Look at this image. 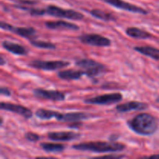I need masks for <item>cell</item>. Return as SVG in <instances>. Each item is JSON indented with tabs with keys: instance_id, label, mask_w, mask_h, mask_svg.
Listing matches in <instances>:
<instances>
[{
	"instance_id": "6da1fadb",
	"label": "cell",
	"mask_w": 159,
	"mask_h": 159,
	"mask_svg": "<svg viewBox=\"0 0 159 159\" xmlns=\"http://www.w3.org/2000/svg\"><path fill=\"white\" fill-rule=\"evenodd\" d=\"M127 125L134 133L142 136H150L158 127V120L152 115L143 113L127 121Z\"/></svg>"
},
{
	"instance_id": "7a4b0ae2",
	"label": "cell",
	"mask_w": 159,
	"mask_h": 159,
	"mask_svg": "<svg viewBox=\"0 0 159 159\" xmlns=\"http://www.w3.org/2000/svg\"><path fill=\"white\" fill-rule=\"evenodd\" d=\"M72 148L77 151L93 152L96 153H107V152H120L126 148V146L120 143L106 142V141H93V142L79 143L74 144Z\"/></svg>"
},
{
	"instance_id": "3957f363",
	"label": "cell",
	"mask_w": 159,
	"mask_h": 159,
	"mask_svg": "<svg viewBox=\"0 0 159 159\" xmlns=\"http://www.w3.org/2000/svg\"><path fill=\"white\" fill-rule=\"evenodd\" d=\"M75 65L76 66L84 70L86 73V75L89 78H94L99 75L102 73H105L107 70L106 65L92 59H80L76 61Z\"/></svg>"
},
{
	"instance_id": "277c9868",
	"label": "cell",
	"mask_w": 159,
	"mask_h": 159,
	"mask_svg": "<svg viewBox=\"0 0 159 159\" xmlns=\"http://www.w3.org/2000/svg\"><path fill=\"white\" fill-rule=\"evenodd\" d=\"M43 9H44V14H48L57 18L68 19L71 20H82L84 18V15L81 12L73 9H64L53 5L48 6Z\"/></svg>"
},
{
	"instance_id": "5b68a950",
	"label": "cell",
	"mask_w": 159,
	"mask_h": 159,
	"mask_svg": "<svg viewBox=\"0 0 159 159\" xmlns=\"http://www.w3.org/2000/svg\"><path fill=\"white\" fill-rule=\"evenodd\" d=\"M70 65V62L66 61H40L34 60L28 64V66L33 68L43 71H56Z\"/></svg>"
},
{
	"instance_id": "8992f818",
	"label": "cell",
	"mask_w": 159,
	"mask_h": 159,
	"mask_svg": "<svg viewBox=\"0 0 159 159\" xmlns=\"http://www.w3.org/2000/svg\"><path fill=\"white\" fill-rule=\"evenodd\" d=\"M123 99V95L120 93H108V94L100 95L96 97L89 98L84 100L86 104L93 105H111V104L118 103Z\"/></svg>"
},
{
	"instance_id": "52a82bcc",
	"label": "cell",
	"mask_w": 159,
	"mask_h": 159,
	"mask_svg": "<svg viewBox=\"0 0 159 159\" xmlns=\"http://www.w3.org/2000/svg\"><path fill=\"white\" fill-rule=\"evenodd\" d=\"M0 26L2 30L6 31H9L11 33L17 34L20 37L23 38L28 39V40H33L36 38V34L37 31L33 27H20V26H15L9 24L7 23L1 21Z\"/></svg>"
},
{
	"instance_id": "ba28073f",
	"label": "cell",
	"mask_w": 159,
	"mask_h": 159,
	"mask_svg": "<svg viewBox=\"0 0 159 159\" xmlns=\"http://www.w3.org/2000/svg\"><path fill=\"white\" fill-rule=\"evenodd\" d=\"M82 43L96 47H109L111 45V40L97 34H87L79 37Z\"/></svg>"
},
{
	"instance_id": "9c48e42d",
	"label": "cell",
	"mask_w": 159,
	"mask_h": 159,
	"mask_svg": "<svg viewBox=\"0 0 159 159\" xmlns=\"http://www.w3.org/2000/svg\"><path fill=\"white\" fill-rule=\"evenodd\" d=\"M102 2L106 3H108L110 6H113L117 9H122V10L127 11V12H134V13L143 14V15H147L148 13L146 9L140 7V6H135L130 2L124 1V0H102Z\"/></svg>"
},
{
	"instance_id": "30bf717a",
	"label": "cell",
	"mask_w": 159,
	"mask_h": 159,
	"mask_svg": "<svg viewBox=\"0 0 159 159\" xmlns=\"http://www.w3.org/2000/svg\"><path fill=\"white\" fill-rule=\"evenodd\" d=\"M35 97L39 99H48L52 101H64L65 99V94L58 90H48L44 89H35L33 91Z\"/></svg>"
},
{
	"instance_id": "8fae6325",
	"label": "cell",
	"mask_w": 159,
	"mask_h": 159,
	"mask_svg": "<svg viewBox=\"0 0 159 159\" xmlns=\"http://www.w3.org/2000/svg\"><path fill=\"white\" fill-rule=\"evenodd\" d=\"M0 109L2 110H6V111L17 113V114L20 115V116H22L26 120L30 119L33 116L32 111L29 108L23 107V106L18 105V104L2 102L1 104H0Z\"/></svg>"
},
{
	"instance_id": "7c38bea8",
	"label": "cell",
	"mask_w": 159,
	"mask_h": 159,
	"mask_svg": "<svg viewBox=\"0 0 159 159\" xmlns=\"http://www.w3.org/2000/svg\"><path fill=\"white\" fill-rule=\"evenodd\" d=\"M93 117V116L90 113H84V112H73V113H59L56 120L58 121H61V122L77 123L78 121L88 120Z\"/></svg>"
},
{
	"instance_id": "4fadbf2b",
	"label": "cell",
	"mask_w": 159,
	"mask_h": 159,
	"mask_svg": "<svg viewBox=\"0 0 159 159\" xmlns=\"http://www.w3.org/2000/svg\"><path fill=\"white\" fill-rule=\"evenodd\" d=\"M48 138L54 141H72L79 139L81 134L73 131L50 132L48 134Z\"/></svg>"
},
{
	"instance_id": "5bb4252c",
	"label": "cell",
	"mask_w": 159,
	"mask_h": 159,
	"mask_svg": "<svg viewBox=\"0 0 159 159\" xmlns=\"http://www.w3.org/2000/svg\"><path fill=\"white\" fill-rule=\"evenodd\" d=\"M148 105L145 102H138V101H131V102H126V103L119 104L116 107V111L120 113H126L130 111H141V110H147Z\"/></svg>"
},
{
	"instance_id": "9a60e30c",
	"label": "cell",
	"mask_w": 159,
	"mask_h": 159,
	"mask_svg": "<svg viewBox=\"0 0 159 159\" xmlns=\"http://www.w3.org/2000/svg\"><path fill=\"white\" fill-rule=\"evenodd\" d=\"M45 26L50 30H79L80 28L78 25L72 23L57 20V21H48L45 23Z\"/></svg>"
},
{
	"instance_id": "2e32d148",
	"label": "cell",
	"mask_w": 159,
	"mask_h": 159,
	"mask_svg": "<svg viewBox=\"0 0 159 159\" xmlns=\"http://www.w3.org/2000/svg\"><path fill=\"white\" fill-rule=\"evenodd\" d=\"M2 46L5 50L12 53V54H16V55H26L28 54V51H29L23 45L13 43V42L9 41V40H4L2 43Z\"/></svg>"
},
{
	"instance_id": "e0dca14e",
	"label": "cell",
	"mask_w": 159,
	"mask_h": 159,
	"mask_svg": "<svg viewBox=\"0 0 159 159\" xmlns=\"http://www.w3.org/2000/svg\"><path fill=\"white\" fill-rule=\"evenodd\" d=\"M83 75H86V73L84 70H75L68 69L61 71L57 73V76L62 80L71 81L79 80Z\"/></svg>"
},
{
	"instance_id": "ac0fdd59",
	"label": "cell",
	"mask_w": 159,
	"mask_h": 159,
	"mask_svg": "<svg viewBox=\"0 0 159 159\" xmlns=\"http://www.w3.org/2000/svg\"><path fill=\"white\" fill-rule=\"evenodd\" d=\"M134 50L144 56L151 57L155 61H159V49L149 46L134 47Z\"/></svg>"
},
{
	"instance_id": "d6986e66",
	"label": "cell",
	"mask_w": 159,
	"mask_h": 159,
	"mask_svg": "<svg viewBox=\"0 0 159 159\" xmlns=\"http://www.w3.org/2000/svg\"><path fill=\"white\" fill-rule=\"evenodd\" d=\"M126 34L129 37L135 39H148L152 37V34L144 30H141L138 27H128L126 30Z\"/></svg>"
},
{
	"instance_id": "ffe728a7",
	"label": "cell",
	"mask_w": 159,
	"mask_h": 159,
	"mask_svg": "<svg viewBox=\"0 0 159 159\" xmlns=\"http://www.w3.org/2000/svg\"><path fill=\"white\" fill-rule=\"evenodd\" d=\"M40 146L43 151L48 153H61L66 148L65 144H57V143L42 142L40 144Z\"/></svg>"
},
{
	"instance_id": "44dd1931",
	"label": "cell",
	"mask_w": 159,
	"mask_h": 159,
	"mask_svg": "<svg viewBox=\"0 0 159 159\" xmlns=\"http://www.w3.org/2000/svg\"><path fill=\"white\" fill-rule=\"evenodd\" d=\"M59 114V112L54 111L51 110H46V109H39L36 111L35 115L37 118L43 120L51 119H57V116Z\"/></svg>"
},
{
	"instance_id": "7402d4cb",
	"label": "cell",
	"mask_w": 159,
	"mask_h": 159,
	"mask_svg": "<svg viewBox=\"0 0 159 159\" xmlns=\"http://www.w3.org/2000/svg\"><path fill=\"white\" fill-rule=\"evenodd\" d=\"M90 14L93 17L99 20H103V21H116V17L113 16V14L109 13V12H104V11L100 10V9H92L90 11Z\"/></svg>"
},
{
	"instance_id": "603a6c76",
	"label": "cell",
	"mask_w": 159,
	"mask_h": 159,
	"mask_svg": "<svg viewBox=\"0 0 159 159\" xmlns=\"http://www.w3.org/2000/svg\"><path fill=\"white\" fill-rule=\"evenodd\" d=\"M30 43L31 45L36 47V48H41V49H48V50H54L56 48V46L54 43L51 42L43 41V40H37L35 39L30 40Z\"/></svg>"
},
{
	"instance_id": "cb8c5ba5",
	"label": "cell",
	"mask_w": 159,
	"mask_h": 159,
	"mask_svg": "<svg viewBox=\"0 0 159 159\" xmlns=\"http://www.w3.org/2000/svg\"><path fill=\"white\" fill-rule=\"evenodd\" d=\"M25 138L30 142L35 143L40 139V137L37 134L34 133V132H27L25 134Z\"/></svg>"
},
{
	"instance_id": "d4e9b609",
	"label": "cell",
	"mask_w": 159,
	"mask_h": 159,
	"mask_svg": "<svg viewBox=\"0 0 159 159\" xmlns=\"http://www.w3.org/2000/svg\"><path fill=\"white\" fill-rule=\"evenodd\" d=\"M0 93H1V95H2V96H10L11 95H12L10 89L4 86H2L1 88H0Z\"/></svg>"
},
{
	"instance_id": "484cf974",
	"label": "cell",
	"mask_w": 159,
	"mask_h": 159,
	"mask_svg": "<svg viewBox=\"0 0 159 159\" xmlns=\"http://www.w3.org/2000/svg\"><path fill=\"white\" fill-rule=\"evenodd\" d=\"M5 64H6V61H5L4 57H3L2 56H1V57H0V65H1L2 66H3Z\"/></svg>"
},
{
	"instance_id": "4316f807",
	"label": "cell",
	"mask_w": 159,
	"mask_h": 159,
	"mask_svg": "<svg viewBox=\"0 0 159 159\" xmlns=\"http://www.w3.org/2000/svg\"><path fill=\"white\" fill-rule=\"evenodd\" d=\"M123 156H119V155H106L103 158H121Z\"/></svg>"
},
{
	"instance_id": "83f0119b",
	"label": "cell",
	"mask_w": 159,
	"mask_h": 159,
	"mask_svg": "<svg viewBox=\"0 0 159 159\" xmlns=\"http://www.w3.org/2000/svg\"><path fill=\"white\" fill-rule=\"evenodd\" d=\"M151 158H159V155H152Z\"/></svg>"
},
{
	"instance_id": "f1b7e54d",
	"label": "cell",
	"mask_w": 159,
	"mask_h": 159,
	"mask_svg": "<svg viewBox=\"0 0 159 159\" xmlns=\"http://www.w3.org/2000/svg\"><path fill=\"white\" fill-rule=\"evenodd\" d=\"M156 101H157V102H159V98H158V99H156Z\"/></svg>"
}]
</instances>
